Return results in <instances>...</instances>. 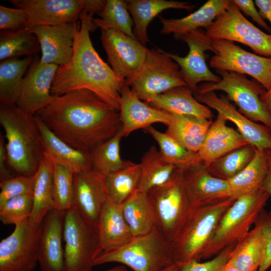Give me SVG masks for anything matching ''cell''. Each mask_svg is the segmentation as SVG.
Here are the masks:
<instances>
[{"instance_id": "1", "label": "cell", "mask_w": 271, "mask_h": 271, "mask_svg": "<svg viewBox=\"0 0 271 271\" xmlns=\"http://www.w3.org/2000/svg\"><path fill=\"white\" fill-rule=\"evenodd\" d=\"M34 116L73 148L89 153L122 127L118 110L83 89L55 96Z\"/></svg>"}, {"instance_id": "2", "label": "cell", "mask_w": 271, "mask_h": 271, "mask_svg": "<svg viewBox=\"0 0 271 271\" xmlns=\"http://www.w3.org/2000/svg\"><path fill=\"white\" fill-rule=\"evenodd\" d=\"M93 16L85 12L78 22L73 56L69 63L59 66L51 93L58 96L87 89L119 111L124 81L117 78L92 45L89 34L96 29Z\"/></svg>"}, {"instance_id": "3", "label": "cell", "mask_w": 271, "mask_h": 271, "mask_svg": "<svg viewBox=\"0 0 271 271\" xmlns=\"http://www.w3.org/2000/svg\"><path fill=\"white\" fill-rule=\"evenodd\" d=\"M0 123L7 140L9 167L19 175L34 176L44 156L34 116L24 113L15 104L0 103Z\"/></svg>"}, {"instance_id": "4", "label": "cell", "mask_w": 271, "mask_h": 271, "mask_svg": "<svg viewBox=\"0 0 271 271\" xmlns=\"http://www.w3.org/2000/svg\"><path fill=\"white\" fill-rule=\"evenodd\" d=\"M269 197L260 188L237 198L222 216L200 260L216 256L225 248L236 244L254 224Z\"/></svg>"}, {"instance_id": "5", "label": "cell", "mask_w": 271, "mask_h": 271, "mask_svg": "<svg viewBox=\"0 0 271 271\" xmlns=\"http://www.w3.org/2000/svg\"><path fill=\"white\" fill-rule=\"evenodd\" d=\"M147 195L155 228L172 244L196 207L186 193L181 170L177 168L168 182L151 189Z\"/></svg>"}, {"instance_id": "6", "label": "cell", "mask_w": 271, "mask_h": 271, "mask_svg": "<svg viewBox=\"0 0 271 271\" xmlns=\"http://www.w3.org/2000/svg\"><path fill=\"white\" fill-rule=\"evenodd\" d=\"M116 262L133 271H161L174 262L172 244L155 227L146 234L134 236L124 245L103 253L94 266Z\"/></svg>"}, {"instance_id": "7", "label": "cell", "mask_w": 271, "mask_h": 271, "mask_svg": "<svg viewBox=\"0 0 271 271\" xmlns=\"http://www.w3.org/2000/svg\"><path fill=\"white\" fill-rule=\"evenodd\" d=\"M236 199L195 207L172 243L174 262L179 265L199 261L200 255L223 215Z\"/></svg>"}, {"instance_id": "8", "label": "cell", "mask_w": 271, "mask_h": 271, "mask_svg": "<svg viewBox=\"0 0 271 271\" xmlns=\"http://www.w3.org/2000/svg\"><path fill=\"white\" fill-rule=\"evenodd\" d=\"M124 82L145 102L173 88L187 86L178 65L159 48L149 49L139 70Z\"/></svg>"}, {"instance_id": "9", "label": "cell", "mask_w": 271, "mask_h": 271, "mask_svg": "<svg viewBox=\"0 0 271 271\" xmlns=\"http://www.w3.org/2000/svg\"><path fill=\"white\" fill-rule=\"evenodd\" d=\"M216 72L221 76L219 81L203 83L193 92L223 91L242 114L254 122L262 123L271 130V115L260 98L265 91L264 88L248 79L245 75L226 71L216 70Z\"/></svg>"}, {"instance_id": "10", "label": "cell", "mask_w": 271, "mask_h": 271, "mask_svg": "<svg viewBox=\"0 0 271 271\" xmlns=\"http://www.w3.org/2000/svg\"><path fill=\"white\" fill-rule=\"evenodd\" d=\"M26 13V28L77 23L85 13L94 16L103 8L104 0H10Z\"/></svg>"}, {"instance_id": "11", "label": "cell", "mask_w": 271, "mask_h": 271, "mask_svg": "<svg viewBox=\"0 0 271 271\" xmlns=\"http://www.w3.org/2000/svg\"><path fill=\"white\" fill-rule=\"evenodd\" d=\"M66 271H92L96 256V229L75 209L66 211L63 229Z\"/></svg>"}, {"instance_id": "12", "label": "cell", "mask_w": 271, "mask_h": 271, "mask_svg": "<svg viewBox=\"0 0 271 271\" xmlns=\"http://www.w3.org/2000/svg\"><path fill=\"white\" fill-rule=\"evenodd\" d=\"M206 33L211 40L239 42L257 55L271 58V34L263 32L245 18L232 0Z\"/></svg>"}, {"instance_id": "13", "label": "cell", "mask_w": 271, "mask_h": 271, "mask_svg": "<svg viewBox=\"0 0 271 271\" xmlns=\"http://www.w3.org/2000/svg\"><path fill=\"white\" fill-rule=\"evenodd\" d=\"M215 55L209 65L216 70L248 75L256 80L265 90L271 87V58L248 52L233 42L212 40Z\"/></svg>"}, {"instance_id": "14", "label": "cell", "mask_w": 271, "mask_h": 271, "mask_svg": "<svg viewBox=\"0 0 271 271\" xmlns=\"http://www.w3.org/2000/svg\"><path fill=\"white\" fill-rule=\"evenodd\" d=\"M29 219L15 225L13 232L0 243V271H33L38 259L42 224Z\"/></svg>"}, {"instance_id": "15", "label": "cell", "mask_w": 271, "mask_h": 271, "mask_svg": "<svg viewBox=\"0 0 271 271\" xmlns=\"http://www.w3.org/2000/svg\"><path fill=\"white\" fill-rule=\"evenodd\" d=\"M101 30L100 40L111 68L117 78L124 81L139 70L149 49L121 31Z\"/></svg>"}, {"instance_id": "16", "label": "cell", "mask_w": 271, "mask_h": 271, "mask_svg": "<svg viewBox=\"0 0 271 271\" xmlns=\"http://www.w3.org/2000/svg\"><path fill=\"white\" fill-rule=\"evenodd\" d=\"M59 66L33 60L21 82L15 104L24 113L34 116L55 98L52 83Z\"/></svg>"}, {"instance_id": "17", "label": "cell", "mask_w": 271, "mask_h": 271, "mask_svg": "<svg viewBox=\"0 0 271 271\" xmlns=\"http://www.w3.org/2000/svg\"><path fill=\"white\" fill-rule=\"evenodd\" d=\"M180 40L186 43L189 48L185 57L167 53L168 55L179 66L180 72L186 85L193 91L202 82L216 83L221 78L213 73L206 62L205 52H213L212 40L206 31L199 29L182 37Z\"/></svg>"}, {"instance_id": "18", "label": "cell", "mask_w": 271, "mask_h": 271, "mask_svg": "<svg viewBox=\"0 0 271 271\" xmlns=\"http://www.w3.org/2000/svg\"><path fill=\"white\" fill-rule=\"evenodd\" d=\"M193 94L199 102L216 110L218 114L234 123L249 144L256 149L271 150V130L242 114L226 95L218 96L214 91L193 92Z\"/></svg>"}, {"instance_id": "19", "label": "cell", "mask_w": 271, "mask_h": 271, "mask_svg": "<svg viewBox=\"0 0 271 271\" xmlns=\"http://www.w3.org/2000/svg\"><path fill=\"white\" fill-rule=\"evenodd\" d=\"M74 187L71 208L96 229L101 212L109 199L105 176L93 169L74 173Z\"/></svg>"}, {"instance_id": "20", "label": "cell", "mask_w": 271, "mask_h": 271, "mask_svg": "<svg viewBox=\"0 0 271 271\" xmlns=\"http://www.w3.org/2000/svg\"><path fill=\"white\" fill-rule=\"evenodd\" d=\"M179 169L182 172L186 193L194 207L210 205L233 198L228 181L212 176L202 162Z\"/></svg>"}, {"instance_id": "21", "label": "cell", "mask_w": 271, "mask_h": 271, "mask_svg": "<svg viewBox=\"0 0 271 271\" xmlns=\"http://www.w3.org/2000/svg\"><path fill=\"white\" fill-rule=\"evenodd\" d=\"M78 22L30 28L40 43L41 63L60 66L69 62L73 54Z\"/></svg>"}, {"instance_id": "22", "label": "cell", "mask_w": 271, "mask_h": 271, "mask_svg": "<svg viewBox=\"0 0 271 271\" xmlns=\"http://www.w3.org/2000/svg\"><path fill=\"white\" fill-rule=\"evenodd\" d=\"M65 213V211L53 209L41 223L38 250L41 271H66L62 246Z\"/></svg>"}, {"instance_id": "23", "label": "cell", "mask_w": 271, "mask_h": 271, "mask_svg": "<svg viewBox=\"0 0 271 271\" xmlns=\"http://www.w3.org/2000/svg\"><path fill=\"white\" fill-rule=\"evenodd\" d=\"M96 230L98 247L96 258L124 245L134 237L124 219L121 204L109 199L101 212Z\"/></svg>"}, {"instance_id": "24", "label": "cell", "mask_w": 271, "mask_h": 271, "mask_svg": "<svg viewBox=\"0 0 271 271\" xmlns=\"http://www.w3.org/2000/svg\"><path fill=\"white\" fill-rule=\"evenodd\" d=\"M119 113L123 137H127L137 129H145L153 123L160 122L167 125L170 119V113L142 101L125 82L121 92Z\"/></svg>"}, {"instance_id": "25", "label": "cell", "mask_w": 271, "mask_h": 271, "mask_svg": "<svg viewBox=\"0 0 271 271\" xmlns=\"http://www.w3.org/2000/svg\"><path fill=\"white\" fill-rule=\"evenodd\" d=\"M34 117L40 133L44 155L53 164L68 168L74 173L92 169L91 153L73 148L58 137L40 119Z\"/></svg>"}, {"instance_id": "26", "label": "cell", "mask_w": 271, "mask_h": 271, "mask_svg": "<svg viewBox=\"0 0 271 271\" xmlns=\"http://www.w3.org/2000/svg\"><path fill=\"white\" fill-rule=\"evenodd\" d=\"M226 122L222 116L217 115L197 153L200 161L206 167L226 154L249 144L237 130L227 126Z\"/></svg>"}, {"instance_id": "27", "label": "cell", "mask_w": 271, "mask_h": 271, "mask_svg": "<svg viewBox=\"0 0 271 271\" xmlns=\"http://www.w3.org/2000/svg\"><path fill=\"white\" fill-rule=\"evenodd\" d=\"M231 0H208L199 9L184 18L166 19L159 17L162 34H172L176 40L196 30L209 28L228 8Z\"/></svg>"}, {"instance_id": "28", "label": "cell", "mask_w": 271, "mask_h": 271, "mask_svg": "<svg viewBox=\"0 0 271 271\" xmlns=\"http://www.w3.org/2000/svg\"><path fill=\"white\" fill-rule=\"evenodd\" d=\"M145 102L170 114L193 115L209 120L214 117L210 108L199 102L187 86L173 88Z\"/></svg>"}, {"instance_id": "29", "label": "cell", "mask_w": 271, "mask_h": 271, "mask_svg": "<svg viewBox=\"0 0 271 271\" xmlns=\"http://www.w3.org/2000/svg\"><path fill=\"white\" fill-rule=\"evenodd\" d=\"M126 2L134 25V35L144 46L150 41L147 31L149 24L162 12L169 9L190 12L195 7L188 2L173 0H128Z\"/></svg>"}, {"instance_id": "30", "label": "cell", "mask_w": 271, "mask_h": 271, "mask_svg": "<svg viewBox=\"0 0 271 271\" xmlns=\"http://www.w3.org/2000/svg\"><path fill=\"white\" fill-rule=\"evenodd\" d=\"M212 122L193 115L170 114L165 133L187 150L197 153Z\"/></svg>"}, {"instance_id": "31", "label": "cell", "mask_w": 271, "mask_h": 271, "mask_svg": "<svg viewBox=\"0 0 271 271\" xmlns=\"http://www.w3.org/2000/svg\"><path fill=\"white\" fill-rule=\"evenodd\" d=\"M264 251V236L257 219L253 228L236 243L228 261L239 271H257L262 261Z\"/></svg>"}, {"instance_id": "32", "label": "cell", "mask_w": 271, "mask_h": 271, "mask_svg": "<svg viewBox=\"0 0 271 271\" xmlns=\"http://www.w3.org/2000/svg\"><path fill=\"white\" fill-rule=\"evenodd\" d=\"M53 163L44 155L35 175L33 207L29 218L36 224H40L48 212L53 209Z\"/></svg>"}, {"instance_id": "33", "label": "cell", "mask_w": 271, "mask_h": 271, "mask_svg": "<svg viewBox=\"0 0 271 271\" xmlns=\"http://www.w3.org/2000/svg\"><path fill=\"white\" fill-rule=\"evenodd\" d=\"M271 150L255 149L251 161L237 175L228 180L235 199L261 188L267 173Z\"/></svg>"}, {"instance_id": "34", "label": "cell", "mask_w": 271, "mask_h": 271, "mask_svg": "<svg viewBox=\"0 0 271 271\" xmlns=\"http://www.w3.org/2000/svg\"><path fill=\"white\" fill-rule=\"evenodd\" d=\"M140 164L141 176L137 190L146 193L168 182L177 169L166 161L154 146L143 155Z\"/></svg>"}, {"instance_id": "35", "label": "cell", "mask_w": 271, "mask_h": 271, "mask_svg": "<svg viewBox=\"0 0 271 271\" xmlns=\"http://www.w3.org/2000/svg\"><path fill=\"white\" fill-rule=\"evenodd\" d=\"M121 206L124 219L134 236L148 233L155 227L147 193L137 190Z\"/></svg>"}, {"instance_id": "36", "label": "cell", "mask_w": 271, "mask_h": 271, "mask_svg": "<svg viewBox=\"0 0 271 271\" xmlns=\"http://www.w3.org/2000/svg\"><path fill=\"white\" fill-rule=\"evenodd\" d=\"M141 176L140 164L125 161L123 168L105 176L109 199L122 204L138 189Z\"/></svg>"}, {"instance_id": "37", "label": "cell", "mask_w": 271, "mask_h": 271, "mask_svg": "<svg viewBox=\"0 0 271 271\" xmlns=\"http://www.w3.org/2000/svg\"><path fill=\"white\" fill-rule=\"evenodd\" d=\"M33 61V57L29 56L1 61L0 103L15 104L22 80Z\"/></svg>"}, {"instance_id": "38", "label": "cell", "mask_w": 271, "mask_h": 271, "mask_svg": "<svg viewBox=\"0 0 271 271\" xmlns=\"http://www.w3.org/2000/svg\"><path fill=\"white\" fill-rule=\"evenodd\" d=\"M40 50L38 38L30 28L0 31V60L32 56Z\"/></svg>"}, {"instance_id": "39", "label": "cell", "mask_w": 271, "mask_h": 271, "mask_svg": "<svg viewBox=\"0 0 271 271\" xmlns=\"http://www.w3.org/2000/svg\"><path fill=\"white\" fill-rule=\"evenodd\" d=\"M97 15L99 18L92 20L96 29L119 31L137 39L132 30L133 22L128 11L126 1L106 0L103 9Z\"/></svg>"}, {"instance_id": "40", "label": "cell", "mask_w": 271, "mask_h": 271, "mask_svg": "<svg viewBox=\"0 0 271 271\" xmlns=\"http://www.w3.org/2000/svg\"><path fill=\"white\" fill-rule=\"evenodd\" d=\"M255 149L248 144L226 154L205 167L212 176L229 180L240 173L249 163Z\"/></svg>"}, {"instance_id": "41", "label": "cell", "mask_w": 271, "mask_h": 271, "mask_svg": "<svg viewBox=\"0 0 271 271\" xmlns=\"http://www.w3.org/2000/svg\"><path fill=\"white\" fill-rule=\"evenodd\" d=\"M122 129L106 142L98 145L91 152L92 169L104 176L123 168L125 161L120 154Z\"/></svg>"}, {"instance_id": "42", "label": "cell", "mask_w": 271, "mask_h": 271, "mask_svg": "<svg viewBox=\"0 0 271 271\" xmlns=\"http://www.w3.org/2000/svg\"><path fill=\"white\" fill-rule=\"evenodd\" d=\"M144 130L151 135L157 142L164 159L178 169H183L200 162L197 153L187 150L165 132L160 131L152 125Z\"/></svg>"}, {"instance_id": "43", "label": "cell", "mask_w": 271, "mask_h": 271, "mask_svg": "<svg viewBox=\"0 0 271 271\" xmlns=\"http://www.w3.org/2000/svg\"><path fill=\"white\" fill-rule=\"evenodd\" d=\"M74 173L63 166L54 164L53 175V209L65 211L72 206Z\"/></svg>"}, {"instance_id": "44", "label": "cell", "mask_w": 271, "mask_h": 271, "mask_svg": "<svg viewBox=\"0 0 271 271\" xmlns=\"http://www.w3.org/2000/svg\"><path fill=\"white\" fill-rule=\"evenodd\" d=\"M33 207V195H24L10 199L0 205V220L4 225H16L29 218Z\"/></svg>"}, {"instance_id": "45", "label": "cell", "mask_w": 271, "mask_h": 271, "mask_svg": "<svg viewBox=\"0 0 271 271\" xmlns=\"http://www.w3.org/2000/svg\"><path fill=\"white\" fill-rule=\"evenodd\" d=\"M35 175H19L1 181L0 183V205L13 198L24 195H33Z\"/></svg>"}, {"instance_id": "46", "label": "cell", "mask_w": 271, "mask_h": 271, "mask_svg": "<svg viewBox=\"0 0 271 271\" xmlns=\"http://www.w3.org/2000/svg\"><path fill=\"white\" fill-rule=\"evenodd\" d=\"M235 245L225 248L210 260L200 262L194 260L179 265L181 271H221Z\"/></svg>"}, {"instance_id": "47", "label": "cell", "mask_w": 271, "mask_h": 271, "mask_svg": "<svg viewBox=\"0 0 271 271\" xmlns=\"http://www.w3.org/2000/svg\"><path fill=\"white\" fill-rule=\"evenodd\" d=\"M27 22V15L23 9L0 6L1 31L17 30L26 28Z\"/></svg>"}, {"instance_id": "48", "label": "cell", "mask_w": 271, "mask_h": 271, "mask_svg": "<svg viewBox=\"0 0 271 271\" xmlns=\"http://www.w3.org/2000/svg\"><path fill=\"white\" fill-rule=\"evenodd\" d=\"M257 219L260 223L264 239L263 258L257 271H266L271 266V216L263 210Z\"/></svg>"}, {"instance_id": "49", "label": "cell", "mask_w": 271, "mask_h": 271, "mask_svg": "<svg viewBox=\"0 0 271 271\" xmlns=\"http://www.w3.org/2000/svg\"><path fill=\"white\" fill-rule=\"evenodd\" d=\"M239 10L250 16L260 27L271 33V29L256 9L254 2L252 0H232Z\"/></svg>"}, {"instance_id": "50", "label": "cell", "mask_w": 271, "mask_h": 271, "mask_svg": "<svg viewBox=\"0 0 271 271\" xmlns=\"http://www.w3.org/2000/svg\"><path fill=\"white\" fill-rule=\"evenodd\" d=\"M8 161L4 138L0 136V178L1 181L13 177L11 171L8 168Z\"/></svg>"}, {"instance_id": "51", "label": "cell", "mask_w": 271, "mask_h": 271, "mask_svg": "<svg viewBox=\"0 0 271 271\" xmlns=\"http://www.w3.org/2000/svg\"><path fill=\"white\" fill-rule=\"evenodd\" d=\"M254 3L262 18L269 21L271 29V0H255Z\"/></svg>"}, {"instance_id": "52", "label": "cell", "mask_w": 271, "mask_h": 271, "mask_svg": "<svg viewBox=\"0 0 271 271\" xmlns=\"http://www.w3.org/2000/svg\"><path fill=\"white\" fill-rule=\"evenodd\" d=\"M261 188L271 197V154L266 174L262 183ZM271 216V211L268 212Z\"/></svg>"}, {"instance_id": "53", "label": "cell", "mask_w": 271, "mask_h": 271, "mask_svg": "<svg viewBox=\"0 0 271 271\" xmlns=\"http://www.w3.org/2000/svg\"><path fill=\"white\" fill-rule=\"evenodd\" d=\"M260 100L266 110L271 115V87L260 96Z\"/></svg>"}, {"instance_id": "54", "label": "cell", "mask_w": 271, "mask_h": 271, "mask_svg": "<svg viewBox=\"0 0 271 271\" xmlns=\"http://www.w3.org/2000/svg\"><path fill=\"white\" fill-rule=\"evenodd\" d=\"M221 271H239L230 261H228Z\"/></svg>"}, {"instance_id": "55", "label": "cell", "mask_w": 271, "mask_h": 271, "mask_svg": "<svg viewBox=\"0 0 271 271\" xmlns=\"http://www.w3.org/2000/svg\"><path fill=\"white\" fill-rule=\"evenodd\" d=\"M161 271H181V268L178 264L174 263Z\"/></svg>"}, {"instance_id": "56", "label": "cell", "mask_w": 271, "mask_h": 271, "mask_svg": "<svg viewBox=\"0 0 271 271\" xmlns=\"http://www.w3.org/2000/svg\"><path fill=\"white\" fill-rule=\"evenodd\" d=\"M102 271H128L126 266L124 265L120 264L112 268L102 270Z\"/></svg>"}]
</instances>
